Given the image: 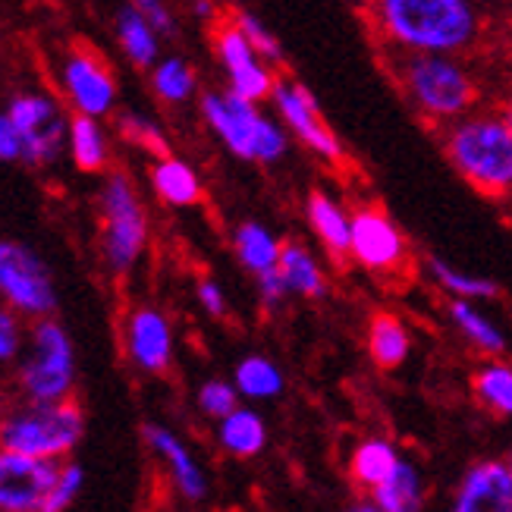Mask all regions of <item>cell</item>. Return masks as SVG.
<instances>
[{"mask_svg": "<svg viewBox=\"0 0 512 512\" xmlns=\"http://www.w3.org/2000/svg\"><path fill=\"white\" fill-rule=\"evenodd\" d=\"M10 120L19 132V142H22V158L29 164H48L60 154L63 136H66V126L60 110L51 98L44 95H16L10 104Z\"/></svg>", "mask_w": 512, "mask_h": 512, "instance_id": "obj_9", "label": "cell"}, {"mask_svg": "<svg viewBox=\"0 0 512 512\" xmlns=\"http://www.w3.org/2000/svg\"><path fill=\"white\" fill-rule=\"evenodd\" d=\"M117 35L123 51L136 66H151L158 57V38H154V26L139 13V10H123L117 16Z\"/></svg>", "mask_w": 512, "mask_h": 512, "instance_id": "obj_24", "label": "cell"}, {"mask_svg": "<svg viewBox=\"0 0 512 512\" xmlns=\"http://www.w3.org/2000/svg\"><path fill=\"white\" fill-rule=\"evenodd\" d=\"M129 4L151 22L154 32H173V19L164 7V0H129Z\"/></svg>", "mask_w": 512, "mask_h": 512, "instance_id": "obj_37", "label": "cell"}, {"mask_svg": "<svg viewBox=\"0 0 512 512\" xmlns=\"http://www.w3.org/2000/svg\"><path fill=\"white\" fill-rule=\"evenodd\" d=\"M409 330L406 324L399 321L396 315H374L371 324H368V349H371V359L377 362V368L384 371H393L406 362L409 355Z\"/></svg>", "mask_w": 512, "mask_h": 512, "instance_id": "obj_19", "label": "cell"}, {"mask_svg": "<svg viewBox=\"0 0 512 512\" xmlns=\"http://www.w3.org/2000/svg\"><path fill=\"white\" fill-rule=\"evenodd\" d=\"M431 264V274L434 280L443 286V289H450V293L456 299H491L497 296V286L491 280H484V277H472V274H462V271H453L450 264H443L437 258L428 261Z\"/></svg>", "mask_w": 512, "mask_h": 512, "instance_id": "obj_30", "label": "cell"}, {"mask_svg": "<svg viewBox=\"0 0 512 512\" xmlns=\"http://www.w3.org/2000/svg\"><path fill=\"white\" fill-rule=\"evenodd\" d=\"M450 315H453L456 327H459L478 349H484V352H503V349H506L503 333H500L491 321H487V318H481L478 311L469 305V299H456V302L450 305Z\"/></svg>", "mask_w": 512, "mask_h": 512, "instance_id": "obj_29", "label": "cell"}, {"mask_svg": "<svg viewBox=\"0 0 512 512\" xmlns=\"http://www.w3.org/2000/svg\"><path fill=\"white\" fill-rule=\"evenodd\" d=\"M214 41H217L220 63L227 66L230 85L236 95L249 101H261L264 95L274 92V76L258 63V51L252 48L246 32L239 29V22H233V26H217Z\"/></svg>", "mask_w": 512, "mask_h": 512, "instance_id": "obj_14", "label": "cell"}, {"mask_svg": "<svg viewBox=\"0 0 512 512\" xmlns=\"http://www.w3.org/2000/svg\"><path fill=\"white\" fill-rule=\"evenodd\" d=\"M202 110H205V120L211 123V129L224 139V145L236 154V158L264 161V164L283 158L286 136L271 120H264L258 114L255 101L242 98L236 92L205 95Z\"/></svg>", "mask_w": 512, "mask_h": 512, "instance_id": "obj_4", "label": "cell"}, {"mask_svg": "<svg viewBox=\"0 0 512 512\" xmlns=\"http://www.w3.org/2000/svg\"><path fill=\"white\" fill-rule=\"evenodd\" d=\"M57 478L54 459H38L0 447V509L32 512L41 509Z\"/></svg>", "mask_w": 512, "mask_h": 512, "instance_id": "obj_10", "label": "cell"}, {"mask_svg": "<svg viewBox=\"0 0 512 512\" xmlns=\"http://www.w3.org/2000/svg\"><path fill=\"white\" fill-rule=\"evenodd\" d=\"M195 88V76L183 60H164L158 70H154V92L164 101H186Z\"/></svg>", "mask_w": 512, "mask_h": 512, "instance_id": "obj_32", "label": "cell"}, {"mask_svg": "<svg viewBox=\"0 0 512 512\" xmlns=\"http://www.w3.org/2000/svg\"><path fill=\"white\" fill-rule=\"evenodd\" d=\"M236 387L252 399H267L283 390V374L274 362L261 359V355H249L236 368Z\"/></svg>", "mask_w": 512, "mask_h": 512, "instance_id": "obj_28", "label": "cell"}, {"mask_svg": "<svg viewBox=\"0 0 512 512\" xmlns=\"http://www.w3.org/2000/svg\"><path fill=\"white\" fill-rule=\"evenodd\" d=\"M475 390L484 406L512 415V368H503V365L481 368L475 377Z\"/></svg>", "mask_w": 512, "mask_h": 512, "instance_id": "obj_31", "label": "cell"}, {"mask_svg": "<svg viewBox=\"0 0 512 512\" xmlns=\"http://www.w3.org/2000/svg\"><path fill=\"white\" fill-rule=\"evenodd\" d=\"M403 82L415 107L437 120L462 117L478 101L475 79L450 57L418 51V57H409L403 66Z\"/></svg>", "mask_w": 512, "mask_h": 512, "instance_id": "obj_5", "label": "cell"}, {"mask_svg": "<svg viewBox=\"0 0 512 512\" xmlns=\"http://www.w3.org/2000/svg\"><path fill=\"white\" fill-rule=\"evenodd\" d=\"M198 406L214 418H224L236 409V390L224 381H211L202 387V393H198Z\"/></svg>", "mask_w": 512, "mask_h": 512, "instance_id": "obj_36", "label": "cell"}, {"mask_svg": "<svg viewBox=\"0 0 512 512\" xmlns=\"http://www.w3.org/2000/svg\"><path fill=\"white\" fill-rule=\"evenodd\" d=\"M0 293L26 315H48L57 302L48 267L19 242H0Z\"/></svg>", "mask_w": 512, "mask_h": 512, "instance_id": "obj_8", "label": "cell"}, {"mask_svg": "<svg viewBox=\"0 0 512 512\" xmlns=\"http://www.w3.org/2000/svg\"><path fill=\"white\" fill-rule=\"evenodd\" d=\"M349 220H352V255L368 271L393 274L406 264V239L381 208H362Z\"/></svg>", "mask_w": 512, "mask_h": 512, "instance_id": "obj_11", "label": "cell"}, {"mask_svg": "<svg viewBox=\"0 0 512 512\" xmlns=\"http://www.w3.org/2000/svg\"><path fill=\"white\" fill-rule=\"evenodd\" d=\"M236 22H239V29L246 32V38L252 41V48L261 54V57H267V60H283V51H280V44H277V38L267 32L261 22L255 19V16H249V13H239L236 16Z\"/></svg>", "mask_w": 512, "mask_h": 512, "instance_id": "obj_35", "label": "cell"}, {"mask_svg": "<svg viewBox=\"0 0 512 512\" xmlns=\"http://www.w3.org/2000/svg\"><path fill=\"white\" fill-rule=\"evenodd\" d=\"M198 299H202V305L211 311V315H224L227 302H224V293H220V289H217V283L205 280L202 286H198Z\"/></svg>", "mask_w": 512, "mask_h": 512, "instance_id": "obj_41", "label": "cell"}, {"mask_svg": "<svg viewBox=\"0 0 512 512\" xmlns=\"http://www.w3.org/2000/svg\"><path fill=\"white\" fill-rule=\"evenodd\" d=\"M123 136H129L132 142H139L151 154H158V158H167V154H170L164 136L158 132V126L142 120V117H123Z\"/></svg>", "mask_w": 512, "mask_h": 512, "instance_id": "obj_34", "label": "cell"}, {"mask_svg": "<svg viewBox=\"0 0 512 512\" xmlns=\"http://www.w3.org/2000/svg\"><path fill=\"white\" fill-rule=\"evenodd\" d=\"M396 465H399V456L387 440H365L352 456V475L365 487H377L393 475Z\"/></svg>", "mask_w": 512, "mask_h": 512, "instance_id": "obj_27", "label": "cell"}, {"mask_svg": "<svg viewBox=\"0 0 512 512\" xmlns=\"http://www.w3.org/2000/svg\"><path fill=\"white\" fill-rule=\"evenodd\" d=\"M308 220L333 258H346L352 252V220L330 195L324 192L308 195Z\"/></svg>", "mask_w": 512, "mask_h": 512, "instance_id": "obj_18", "label": "cell"}, {"mask_svg": "<svg viewBox=\"0 0 512 512\" xmlns=\"http://www.w3.org/2000/svg\"><path fill=\"white\" fill-rule=\"evenodd\" d=\"M280 274L286 280L289 293H299V296H324V274L318 261L308 255L305 246L299 242H283L280 246Z\"/></svg>", "mask_w": 512, "mask_h": 512, "instance_id": "obj_20", "label": "cell"}, {"mask_svg": "<svg viewBox=\"0 0 512 512\" xmlns=\"http://www.w3.org/2000/svg\"><path fill=\"white\" fill-rule=\"evenodd\" d=\"M22 390L32 403L66 399L73 387V343L60 324L41 321L32 337V355L19 371Z\"/></svg>", "mask_w": 512, "mask_h": 512, "instance_id": "obj_6", "label": "cell"}, {"mask_svg": "<svg viewBox=\"0 0 512 512\" xmlns=\"http://www.w3.org/2000/svg\"><path fill=\"white\" fill-rule=\"evenodd\" d=\"M151 180H154V189H158V195L167 205L189 208L202 198V186H198L195 170L183 161H176V158H161L158 164H154Z\"/></svg>", "mask_w": 512, "mask_h": 512, "instance_id": "obj_21", "label": "cell"}, {"mask_svg": "<svg viewBox=\"0 0 512 512\" xmlns=\"http://www.w3.org/2000/svg\"><path fill=\"white\" fill-rule=\"evenodd\" d=\"M79 491H82V469H79V465H73V462L60 465L57 478L51 484V491H48V497H44V503H41V512H60V509H66L76 500Z\"/></svg>", "mask_w": 512, "mask_h": 512, "instance_id": "obj_33", "label": "cell"}, {"mask_svg": "<svg viewBox=\"0 0 512 512\" xmlns=\"http://www.w3.org/2000/svg\"><path fill=\"white\" fill-rule=\"evenodd\" d=\"M456 512H481V509H512V472L500 462H481L465 475L459 494H456Z\"/></svg>", "mask_w": 512, "mask_h": 512, "instance_id": "obj_16", "label": "cell"}, {"mask_svg": "<svg viewBox=\"0 0 512 512\" xmlns=\"http://www.w3.org/2000/svg\"><path fill=\"white\" fill-rule=\"evenodd\" d=\"M22 158V142L19 132L10 120V114H0V161H16Z\"/></svg>", "mask_w": 512, "mask_h": 512, "instance_id": "obj_38", "label": "cell"}, {"mask_svg": "<svg viewBox=\"0 0 512 512\" xmlns=\"http://www.w3.org/2000/svg\"><path fill=\"white\" fill-rule=\"evenodd\" d=\"M258 286H261V299H264L267 305H277V302L289 293V289H286V280H283V274H280V267L258 274Z\"/></svg>", "mask_w": 512, "mask_h": 512, "instance_id": "obj_40", "label": "cell"}, {"mask_svg": "<svg viewBox=\"0 0 512 512\" xmlns=\"http://www.w3.org/2000/svg\"><path fill=\"white\" fill-rule=\"evenodd\" d=\"M82 437V412L70 399H54V403H32L29 409L13 412L0 421V447L57 459L66 456Z\"/></svg>", "mask_w": 512, "mask_h": 512, "instance_id": "obj_3", "label": "cell"}, {"mask_svg": "<svg viewBox=\"0 0 512 512\" xmlns=\"http://www.w3.org/2000/svg\"><path fill=\"white\" fill-rule=\"evenodd\" d=\"M16 352H19V324L13 315L0 311V362L13 359Z\"/></svg>", "mask_w": 512, "mask_h": 512, "instance_id": "obj_39", "label": "cell"}, {"mask_svg": "<svg viewBox=\"0 0 512 512\" xmlns=\"http://www.w3.org/2000/svg\"><path fill=\"white\" fill-rule=\"evenodd\" d=\"M236 252L242 258V264L255 274L274 271L280 261V242L267 233L261 224H242L236 230Z\"/></svg>", "mask_w": 512, "mask_h": 512, "instance_id": "obj_26", "label": "cell"}, {"mask_svg": "<svg viewBox=\"0 0 512 512\" xmlns=\"http://www.w3.org/2000/svg\"><path fill=\"white\" fill-rule=\"evenodd\" d=\"M70 151H73L76 167L85 173H98L107 164V142H104V132L98 129L95 117L79 114L70 123Z\"/></svg>", "mask_w": 512, "mask_h": 512, "instance_id": "obj_25", "label": "cell"}, {"mask_svg": "<svg viewBox=\"0 0 512 512\" xmlns=\"http://www.w3.org/2000/svg\"><path fill=\"white\" fill-rule=\"evenodd\" d=\"M271 95L280 107L283 120L289 123V129H293L311 151L333 164L343 161V148H340L337 136L330 132L327 120L321 117V107L315 98H311L308 88L293 85V82H277Z\"/></svg>", "mask_w": 512, "mask_h": 512, "instance_id": "obj_12", "label": "cell"}, {"mask_svg": "<svg viewBox=\"0 0 512 512\" xmlns=\"http://www.w3.org/2000/svg\"><path fill=\"white\" fill-rule=\"evenodd\" d=\"M104 208V255L114 271L126 274L145 249V214L136 189L126 176L114 173L101 195Z\"/></svg>", "mask_w": 512, "mask_h": 512, "instance_id": "obj_7", "label": "cell"}, {"mask_svg": "<svg viewBox=\"0 0 512 512\" xmlns=\"http://www.w3.org/2000/svg\"><path fill=\"white\" fill-rule=\"evenodd\" d=\"M63 85H66V92H70V101L76 104L79 114L101 117L114 107V98H117L114 73H110L104 57L95 51L76 48L70 57H66Z\"/></svg>", "mask_w": 512, "mask_h": 512, "instance_id": "obj_13", "label": "cell"}, {"mask_svg": "<svg viewBox=\"0 0 512 512\" xmlns=\"http://www.w3.org/2000/svg\"><path fill=\"white\" fill-rule=\"evenodd\" d=\"M126 346H129L132 362L139 368L164 371L170 365V352H173L167 318L154 308L132 311L129 324H126Z\"/></svg>", "mask_w": 512, "mask_h": 512, "instance_id": "obj_15", "label": "cell"}, {"mask_svg": "<svg viewBox=\"0 0 512 512\" xmlns=\"http://www.w3.org/2000/svg\"><path fill=\"white\" fill-rule=\"evenodd\" d=\"M503 120H506V126L512 129V95L506 98V104H503V114H500Z\"/></svg>", "mask_w": 512, "mask_h": 512, "instance_id": "obj_42", "label": "cell"}, {"mask_svg": "<svg viewBox=\"0 0 512 512\" xmlns=\"http://www.w3.org/2000/svg\"><path fill=\"white\" fill-rule=\"evenodd\" d=\"M371 13L399 48L421 54L462 51L478 35L472 0H371Z\"/></svg>", "mask_w": 512, "mask_h": 512, "instance_id": "obj_1", "label": "cell"}, {"mask_svg": "<svg viewBox=\"0 0 512 512\" xmlns=\"http://www.w3.org/2000/svg\"><path fill=\"white\" fill-rule=\"evenodd\" d=\"M371 500L377 503V509H384V512H412V509H421V481H418V472L412 469V465L399 462L387 481L371 487Z\"/></svg>", "mask_w": 512, "mask_h": 512, "instance_id": "obj_23", "label": "cell"}, {"mask_svg": "<svg viewBox=\"0 0 512 512\" xmlns=\"http://www.w3.org/2000/svg\"><path fill=\"white\" fill-rule=\"evenodd\" d=\"M264 421L249 412V409H233L230 415L220 418V443H224V450H230L233 456H242L249 459L255 453L264 450Z\"/></svg>", "mask_w": 512, "mask_h": 512, "instance_id": "obj_22", "label": "cell"}, {"mask_svg": "<svg viewBox=\"0 0 512 512\" xmlns=\"http://www.w3.org/2000/svg\"><path fill=\"white\" fill-rule=\"evenodd\" d=\"M447 158L481 195L506 198L512 192V129L503 117H472L453 126Z\"/></svg>", "mask_w": 512, "mask_h": 512, "instance_id": "obj_2", "label": "cell"}, {"mask_svg": "<svg viewBox=\"0 0 512 512\" xmlns=\"http://www.w3.org/2000/svg\"><path fill=\"white\" fill-rule=\"evenodd\" d=\"M145 440L154 447V453H158L170 465V475H173L176 487L183 491V497L202 500L205 497V475L192 462V456H189V450L183 447V443L176 440L167 428H161V425H148L145 428Z\"/></svg>", "mask_w": 512, "mask_h": 512, "instance_id": "obj_17", "label": "cell"}, {"mask_svg": "<svg viewBox=\"0 0 512 512\" xmlns=\"http://www.w3.org/2000/svg\"><path fill=\"white\" fill-rule=\"evenodd\" d=\"M509 472H512V462H509Z\"/></svg>", "mask_w": 512, "mask_h": 512, "instance_id": "obj_43", "label": "cell"}]
</instances>
